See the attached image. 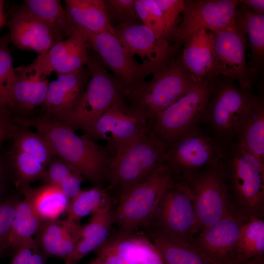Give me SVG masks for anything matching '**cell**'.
I'll return each instance as SVG.
<instances>
[{
    "mask_svg": "<svg viewBox=\"0 0 264 264\" xmlns=\"http://www.w3.org/2000/svg\"><path fill=\"white\" fill-rule=\"evenodd\" d=\"M16 75L9 93L8 108L29 111L44 105L49 84L47 79Z\"/></svg>",
    "mask_w": 264,
    "mask_h": 264,
    "instance_id": "28",
    "label": "cell"
},
{
    "mask_svg": "<svg viewBox=\"0 0 264 264\" xmlns=\"http://www.w3.org/2000/svg\"><path fill=\"white\" fill-rule=\"evenodd\" d=\"M17 121L35 129L49 141L56 155L77 169L84 178L96 186L106 179V168L112 156L106 147L85 135L76 134L71 128L50 116L18 118Z\"/></svg>",
    "mask_w": 264,
    "mask_h": 264,
    "instance_id": "1",
    "label": "cell"
},
{
    "mask_svg": "<svg viewBox=\"0 0 264 264\" xmlns=\"http://www.w3.org/2000/svg\"><path fill=\"white\" fill-rule=\"evenodd\" d=\"M114 210L110 197L91 214L88 223L82 226L77 245L65 264H78L85 256L106 242L114 222Z\"/></svg>",
    "mask_w": 264,
    "mask_h": 264,
    "instance_id": "23",
    "label": "cell"
},
{
    "mask_svg": "<svg viewBox=\"0 0 264 264\" xmlns=\"http://www.w3.org/2000/svg\"><path fill=\"white\" fill-rule=\"evenodd\" d=\"M175 180L165 163L147 178L120 194L113 216L118 233L133 234L153 220L164 194Z\"/></svg>",
    "mask_w": 264,
    "mask_h": 264,
    "instance_id": "4",
    "label": "cell"
},
{
    "mask_svg": "<svg viewBox=\"0 0 264 264\" xmlns=\"http://www.w3.org/2000/svg\"><path fill=\"white\" fill-rule=\"evenodd\" d=\"M89 78L76 106L63 122L74 131L84 132L103 114L126 97L122 87L105 68L101 59L88 53Z\"/></svg>",
    "mask_w": 264,
    "mask_h": 264,
    "instance_id": "6",
    "label": "cell"
},
{
    "mask_svg": "<svg viewBox=\"0 0 264 264\" xmlns=\"http://www.w3.org/2000/svg\"><path fill=\"white\" fill-rule=\"evenodd\" d=\"M94 252L102 264H139L117 255L105 242Z\"/></svg>",
    "mask_w": 264,
    "mask_h": 264,
    "instance_id": "44",
    "label": "cell"
},
{
    "mask_svg": "<svg viewBox=\"0 0 264 264\" xmlns=\"http://www.w3.org/2000/svg\"><path fill=\"white\" fill-rule=\"evenodd\" d=\"M13 155L14 167L21 181L26 183L42 177L46 166L25 153L15 150Z\"/></svg>",
    "mask_w": 264,
    "mask_h": 264,
    "instance_id": "38",
    "label": "cell"
},
{
    "mask_svg": "<svg viewBox=\"0 0 264 264\" xmlns=\"http://www.w3.org/2000/svg\"><path fill=\"white\" fill-rule=\"evenodd\" d=\"M23 192L28 195L35 213L42 221L57 220L66 211L70 201L59 188L49 184L37 189L25 187Z\"/></svg>",
    "mask_w": 264,
    "mask_h": 264,
    "instance_id": "29",
    "label": "cell"
},
{
    "mask_svg": "<svg viewBox=\"0 0 264 264\" xmlns=\"http://www.w3.org/2000/svg\"><path fill=\"white\" fill-rule=\"evenodd\" d=\"M151 238L166 264H215L190 242L173 237L162 230L156 229Z\"/></svg>",
    "mask_w": 264,
    "mask_h": 264,
    "instance_id": "27",
    "label": "cell"
},
{
    "mask_svg": "<svg viewBox=\"0 0 264 264\" xmlns=\"http://www.w3.org/2000/svg\"><path fill=\"white\" fill-rule=\"evenodd\" d=\"M178 180L187 185L193 195L198 233L225 218L236 216L218 163Z\"/></svg>",
    "mask_w": 264,
    "mask_h": 264,
    "instance_id": "10",
    "label": "cell"
},
{
    "mask_svg": "<svg viewBox=\"0 0 264 264\" xmlns=\"http://www.w3.org/2000/svg\"><path fill=\"white\" fill-rule=\"evenodd\" d=\"M257 97L228 78L216 80L201 124L224 146L235 144L242 122Z\"/></svg>",
    "mask_w": 264,
    "mask_h": 264,
    "instance_id": "5",
    "label": "cell"
},
{
    "mask_svg": "<svg viewBox=\"0 0 264 264\" xmlns=\"http://www.w3.org/2000/svg\"><path fill=\"white\" fill-rule=\"evenodd\" d=\"M85 31L88 48L98 54L104 64L113 72L125 96L131 100L145 83V78L153 74L152 70L129 53L114 34Z\"/></svg>",
    "mask_w": 264,
    "mask_h": 264,
    "instance_id": "11",
    "label": "cell"
},
{
    "mask_svg": "<svg viewBox=\"0 0 264 264\" xmlns=\"http://www.w3.org/2000/svg\"><path fill=\"white\" fill-rule=\"evenodd\" d=\"M21 8L47 24L61 41L72 35L77 27L70 21L60 0H26Z\"/></svg>",
    "mask_w": 264,
    "mask_h": 264,
    "instance_id": "26",
    "label": "cell"
},
{
    "mask_svg": "<svg viewBox=\"0 0 264 264\" xmlns=\"http://www.w3.org/2000/svg\"><path fill=\"white\" fill-rule=\"evenodd\" d=\"M47 258L39 247L34 253L28 264H45Z\"/></svg>",
    "mask_w": 264,
    "mask_h": 264,
    "instance_id": "47",
    "label": "cell"
},
{
    "mask_svg": "<svg viewBox=\"0 0 264 264\" xmlns=\"http://www.w3.org/2000/svg\"><path fill=\"white\" fill-rule=\"evenodd\" d=\"M216 80L196 83L159 113L151 124L155 135L167 145L188 130L200 125Z\"/></svg>",
    "mask_w": 264,
    "mask_h": 264,
    "instance_id": "9",
    "label": "cell"
},
{
    "mask_svg": "<svg viewBox=\"0 0 264 264\" xmlns=\"http://www.w3.org/2000/svg\"><path fill=\"white\" fill-rule=\"evenodd\" d=\"M2 167L1 165V163L0 162V197L1 195V188H2V175H3V171H2ZM1 199L0 198V201Z\"/></svg>",
    "mask_w": 264,
    "mask_h": 264,
    "instance_id": "50",
    "label": "cell"
},
{
    "mask_svg": "<svg viewBox=\"0 0 264 264\" xmlns=\"http://www.w3.org/2000/svg\"><path fill=\"white\" fill-rule=\"evenodd\" d=\"M151 128L143 116L124 100L103 114L85 135L94 141L106 140V148L114 154Z\"/></svg>",
    "mask_w": 264,
    "mask_h": 264,
    "instance_id": "14",
    "label": "cell"
},
{
    "mask_svg": "<svg viewBox=\"0 0 264 264\" xmlns=\"http://www.w3.org/2000/svg\"><path fill=\"white\" fill-rule=\"evenodd\" d=\"M166 147L151 128L115 153L106 170L111 188L120 194L147 178L165 163Z\"/></svg>",
    "mask_w": 264,
    "mask_h": 264,
    "instance_id": "3",
    "label": "cell"
},
{
    "mask_svg": "<svg viewBox=\"0 0 264 264\" xmlns=\"http://www.w3.org/2000/svg\"><path fill=\"white\" fill-rule=\"evenodd\" d=\"M109 197L107 190L101 186L81 190L70 200L66 211L67 218L80 220L82 218L92 214Z\"/></svg>",
    "mask_w": 264,
    "mask_h": 264,
    "instance_id": "35",
    "label": "cell"
},
{
    "mask_svg": "<svg viewBox=\"0 0 264 264\" xmlns=\"http://www.w3.org/2000/svg\"><path fill=\"white\" fill-rule=\"evenodd\" d=\"M24 199L19 201L10 234L3 253L8 249L16 252L26 240L38 230L42 221L35 213L28 195L23 192Z\"/></svg>",
    "mask_w": 264,
    "mask_h": 264,
    "instance_id": "31",
    "label": "cell"
},
{
    "mask_svg": "<svg viewBox=\"0 0 264 264\" xmlns=\"http://www.w3.org/2000/svg\"><path fill=\"white\" fill-rule=\"evenodd\" d=\"M2 114L0 115V145L11 131V127Z\"/></svg>",
    "mask_w": 264,
    "mask_h": 264,
    "instance_id": "46",
    "label": "cell"
},
{
    "mask_svg": "<svg viewBox=\"0 0 264 264\" xmlns=\"http://www.w3.org/2000/svg\"><path fill=\"white\" fill-rule=\"evenodd\" d=\"M10 41L22 50L39 55L61 40L47 24L22 9L15 10L8 22Z\"/></svg>",
    "mask_w": 264,
    "mask_h": 264,
    "instance_id": "20",
    "label": "cell"
},
{
    "mask_svg": "<svg viewBox=\"0 0 264 264\" xmlns=\"http://www.w3.org/2000/svg\"><path fill=\"white\" fill-rule=\"evenodd\" d=\"M15 150L25 153L47 167L56 155L49 141L39 132L23 130L15 137Z\"/></svg>",
    "mask_w": 264,
    "mask_h": 264,
    "instance_id": "34",
    "label": "cell"
},
{
    "mask_svg": "<svg viewBox=\"0 0 264 264\" xmlns=\"http://www.w3.org/2000/svg\"><path fill=\"white\" fill-rule=\"evenodd\" d=\"M89 78L87 68L57 75L48 85L44 106L50 117L64 121L72 112Z\"/></svg>",
    "mask_w": 264,
    "mask_h": 264,
    "instance_id": "19",
    "label": "cell"
},
{
    "mask_svg": "<svg viewBox=\"0 0 264 264\" xmlns=\"http://www.w3.org/2000/svg\"><path fill=\"white\" fill-rule=\"evenodd\" d=\"M239 2L256 13L264 14V0H242Z\"/></svg>",
    "mask_w": 264,
    "mask_h": 264,
    "instance_id": "45",
    "label": "cell"
},
{
    "mask_svg": "<svg viewBox=\"0 0 264 264\" xmlns=\"http://www.w3.org/2000/svg\"><path fill=\"white\" fill-rule=\"evenodd\" d=\"M42 178L45 184L59 188L70 200L82 190L84 178L77 169L59 157L50 160Z\"/></svg>",
    "mask_w": 264,
    "mask_h": 264,
    "instance_id": "32",
    "label": "cell"
},
{
    "mask_svg": "<svg viewBox=\"0 0 264 264\" xmlns=\"http://www.w3.org/2000/svg\"><path fill=\"white\" fill-rule=\"evenodd\" d=\"M39 248L35 239L30 238L21 244L9 264H28L35 251Z\"/></svg>",
    "mask_w": 264,
    "mask_h": 264,
    "instance_id": "43",
    "label": "cell"
},
{
    "mask_svg": "<svg viewBox=\"0 0 264 264\" xmlns=\"http://www.w3.org/2000/svg\"><path fill=\"white\" fill-rule=\"evenodd\" d=\"M66 10L76 26L95 34H114L104 0H65Z\"/></svg>",
    "mask_w": 264,
    "mask_h": 264,
    "instance_id": "24",
    "label": "cell"
},
{
    "mask_svg": "<svg viewBox=\"0 0 264 264\" xmlns=\"http://www.w3.org/2000/svg\"><path fill=\"white\" fill-rule=\"evenodd\" d=\"M9 35L0 38V106L3 110L8 107L9 93L16 75L9 48Z\"/></svg>",
    "mask_w": 264,
    "mask_h": 264,
    "instance_id": "36",
    "label": "cell"
},
{
    "mask_svg": "<svg viewBox=\"0 0 264 264\" xmlns=\"http://www.w3.org/2000/svg\"><path fill=\"white\" fill-rule=\"evenodd\" d=\"M3 1L0 0V28L4 24L5 20L3 12Z\"/></svg>",
    "mask_w": 264,
    "mask_h": 264,
    "instance_id": "49",
    "label": "cell"
},
{
    "mask_svg": "<svg viewBox=\"0 0 264 264\" xmlns=\"http://www.w3.org/2000/svg\"><path fill=\"white\" fill-rule=\"evenodd\" d=\"M19 201L13 198L0 201V256L7 242Z\"/></svg>",
    "mask_w": 264,
    "mask_h": 264,
    "instance_id": "40",
    "label": "cell"
},
{
    "mask_svg": "<svg viewBox=\"0 0 264 264\" xmlns=\"http://www.w3.org/2000/svg\"><path fill=\"white\" fill-rule=\"evenodd\" d=\"M235 144L264 161V101L262 96H258L243 118Z\"/></svg>",
    "mask_w": 264,
    "mask_h": 264,
    "instance_id": "25",
    "label": "cell"
},
{
    "mask_svg": "<svg viewBox=\"0 0 264 264\" xmlns=\"http://www.w3.org/2000/svg\"><path fill=\"white\" fill-rule=\"evenodd\" d=\"M3 111L4 110H2V109H1V108L0 106V114H2Z\"/></svg>",
    "mask_w": 264,
    "mask_h": 264,
    "instance_id": "52",
    "label": "cell"
},
{
    "mask_svg": "<svg viewBox=\"0 0 264 264\" xmlns=\"http://www.w3.org/2000/svg\"><path fill=\"white\" fill-rule=\"evenodd\" d=\"M264 256V220L251 217L242 225L237 246L236 264Z\"/></svg>",
    "mask_w": 264,
    "mask_h": 264,
    "instance_id": "33",
    "label": "cell"
},
{
    "mask_svg": "<svg viewBox=\"0 0 264 264\" xmlns=\"http://www.w3.org/2000/svg\"><path fill=\"white\" fill-rule=\"evenodd\" d=\"M88 264H102L100 260L98 258H95L92 259L89 262Z\"/></svg>",
    "mask_w": 264,
    "mask_h": 264,
    "instance_id": "51",
    "label": "cell"
},
{
    "mask_svg": "<svg viewBox=\"0 0 264 264\" xmlns=\"http://www.w3.org/2000/svg\"><path fill=\"white\" fill-rule=\"evenodd\" d=\"M88 59L87 33L77 27L72 35L39 55L32 63L15 71L26 77L46 78L52 72L59 75L78 70L87 65Z\"/></svg>",
    "mask_w": 264,
    "mask_h": 264,
    "instance_id": "12",
    "label": "cell"
},
{
    "mask_svg": "<svg viewBox=\"0 0 264 264\" xmlns=\"http://www.w3.org/2000/svg\"><path fill=\"white\" fill-rule=\"evenodd\" d=\"M135 7L143 24L151 29L157 37L164 39L163 16L155 0H135Z\"/></svg>",
    "mask_w": 264,
    "mask_h": 264,
    "instance_id": "37",
    "label": "cell"
},
{
    "mask_svg": "<svg viewBox=\"0 0 264 264\" xmlns=\"http://www.w3.org/2000/svg\"><path fill=\"white\" fill-rule=\"evenodd\" d=\"M237 17L241 23L250 48V68L256 73L264 62V14L256 13L239 2Z\"/></svg>",
    "mask_w": 264,
    "mask_h": 264,
    "instance_id": "30",
    "label": "cell"
},
{
    "mask_svg": "<svg viewBox=\"0 0 264 264\" xmlns=\"http://www.w3.org/2000/svg\"><path fill=\"white\" fill-rule=\"evenodd\" d=\"M183 44L180 58L192 80L196 83H202L216 80L212 33L201 29Z\"/></svg>",
    "mask_w": 264,
    "mask_h": 264,
    "instance_id": "21",
    "label": "cell"
},
{
    "mask_svg": "<svg viewBox=\"0 0 264 264\" xmlns=\"http://www.w3.org/2000/svg\"><path fill=\"white\" fill-rule=\"evenodd\" d=\"M161 11L164 24L163 38L170 43L176 36L178 27V20L184 7L183 0H155Z\"/></svg>",
    "mask_w": 264,
    "mask_h": 264,
    "instance_id": "39",
    "label": "cell"
},
{
    "mask_svg": "<svg viewBox=\"0 0 264 264\" xmlns=\"http://www.w3.org/2000/svg\"><path fill=\"white\" fill-rule=\"evenodd\" d=\"M241 264H264V256L255 257Z\"/></svg>",
    "mask_w": 264,
    "mask_h": 264,
    "instance_id": "48",
    "label": "cell"
},
{
    "mask_svg": "<svg viewBox=\"0 0 264 264\" xmlns=\"http://www.w3.org/2000/svg\"><path fill=\"white\" fill-rule=\"evenodd\" d=\"M218 167L234 214L263 219L264 161L233 144L225 147Z\"/></svg>",
    "mask_w": 264,
    "mask_h": 264,
    "instance_id": "2",
    "label": "cell"
},
{
    "mask_svg": "<svg viewBox=\"0 0 264 264\" xmlns=\"http://www.w3.org/2000/svg\"><path fill=\"white\" fill-rule=\"evenodd\" d=\"M114 35L132 56H138L142 64L154 74L166 67L173 60L176 45L158 38L149 28L137 22L114 26Z\"/></svg>",
    "mask_w": 264,
    "mask_h": 264,
    "instance_id": "17",
    "label": "cell"
},
{
    "mask_svg": "<svg viewBox=\"0 0 264 264\" xmlns=\"http://www.w3.org/2000/svg\"><path fill=\"white\" fill-rule=\"evenodd\" d=\"M107 11L111 17L121 22L120 24L136 22L140 20L135 7V0H104Z\"/></svg>",
    "mask_w": 264,
    "mask_h": 264,
    "instance_id": "41",
    "label": "cell"
},
{
    "mask_svg": "<svg viewBox=\"0 0 264 264\" xmlns=\"http://www.w3.org/2000/svg\"><path fill=\"white\" fill-rule=\"evenodd\" d=\"M246 220L232 216L203 229L190 243L215 264H236L237 246Z\"/></svg>",
    "mask_w": 264,
    "mask_h": 264,
    "instance_id": "18",
    "label": "cell"
},
{
    "mask_svg": "<svg viewBox=\"0 0 264 264\" xmlns=\"http://www.w3.org/2000/svg\"><path fill=\"white\" fill-rule=\"evenodd\" d=\"M217 76L236 81L244 90H250L256 79L246 60V36L240 21L212 33Z\"/></svg>",
    "mask_w": 264,
    "mask_h": 264,
    "instance_id": "13",
    "label": "cell"
},
{
    "mask_svg": "<svg viewBox=\"0 0 264 264\" xmlns=\"http://www.w3.org/2000/svg\"><path fill=\"white\" fill-rule=\"evenodd\" d=\"M195 127L167 144L165 163L176 180L184 179L220 161L225 146Z\"/></svg>",
    "mask_w": 264,
    "mask_h": 264,
    "instance_id": "7",
    "label": "cell"
},
{
    "mask_svg": "<svg viewBox=\"0 0 264 264\" xmlns=\"http://www.w3.org/2000/svg\"><path fill=\"white\" fill-rule=\"evenodd\" d=\"M238 4L237 0H184L176 36L178 44L201 29L215 33L228 27L236 21Z\"/></svg>",
    "mask_w": 264,
    "mask_h": 264,
    "instance_id": "16",
    "label": "cell"
},
{
    "mask_svg": "<svg viewBox=\"0 0 264 264\" xmlns=\"http://www.w3.org/2000/svg\"><path fill=\"white\" fill-rule=\"evenodd\" d=\"M154 219L157 229L175 238L191 242L198 233L192 193L182 181L175 180L164 194Z\"/></svg>",
    "mask_w": 264,
    "mask_h": 264,
    "instance_id": "15",
    "label": "cell"
},
{
    "mask_svg": "<svg viewBox=\"0 0 264 264\" xmlns=\"http://www.w3.org/2000/svg\"><path fill=\"white\" fill-rule=\"evenodd\" d=\"M82 228L80 220L67 218L44 221L35 234V240L47 257H56L65 261L74 250Z\"/></svg>",
    "mask_w": 264,
    "mask_h": 264,
    "instance_id": "22",
    "label": "cell"
},
{
    "mask_svg": "<svg viewBox=\"0 0 264 264\" xmlns=\"http://www.w3.org/2000/svg\"><path fill=\"white\" fill-rule=\"evenodd\" d=\"M196 84L179 57L145 82L131 100L132 106L151 125L159 113Z\"/></svg>",
    "mask_w": 264,
    "mask_h": 264,
    "instance_id": "8",
    "label": "cell"
},
{
    "mask_svg": "<svg viewBox=\"0 0 264 264\" xmlns=\"http://www.w3.org/2000/svg\"><path fill=\"white\" fill-rule=\"evenodd\" d=\"M0 115H1V114H0Z\"/></svg>",
    "mask_w": 264,
    "mask_h": 264,
    "instance_id": "53",
    "label": "cell"
},
{
    "mask_svg": "<svg viewBox=\"0 0 264 264\" xmlns=\"http://www.w3.org/2000/svg\"><path fill=\"white\" fill-rule=\"evenodd\" d=\"M139 264H166L159 250L146 237L136 235Z\"/></svg>",
    "mask_w": 264,
    "mask_h": 264,
    "instance_id": "42",
    "label": "cell"
}]
</instances>
